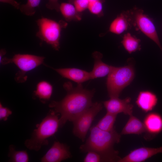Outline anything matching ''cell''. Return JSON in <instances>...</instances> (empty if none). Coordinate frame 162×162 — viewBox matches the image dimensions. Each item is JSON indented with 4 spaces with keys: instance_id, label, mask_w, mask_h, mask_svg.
Instances as JSON below:
<instances>
[{
    "instance_id": "obj_1",
    "label": "cell",
    "mask_w": 162,
    "mask_h": 162,
    "mask_svg": "<svg viewBox=\"0 0 162 162\" xmlns=\"http://www.w3.org/2000/svg\"><path fill=\"white\" fill-rule=\"evenodd\" d=\"M63 86L67 93L65 96L60 101H52L49 104L50 107L61 116L60 127L68 121L73 122L92 105L95 92L94 89L84 88L82 84L74 87L70 82L64 83Z\"/></svg>"
},
{
    "instance_id": "obj_2",
    "label": "cell",
    "mask_w": 162,
    "mask_h": 162,
    "mask_svg": "<svg viewBox=\"0 0 162 162\" xmlns=\"http://www.w3.org/2000/svg\"><path fill=\"white\" fill-rule=\"evenodd\" d=\"M90 135L85 143L81 145L80 149L81 152L93 151L101 157L102 162H118L121 158L118 152L113 146L120 141L121 134L115 129L108 131L100 129L96 125L90 128Z\"/></svg>"
},
{
    "instance_id": "obj_3",
    "label": "cell",
    "mask_w": 162,
    "mask_h": 162,
    "mask_svg": "<svg viewBox=\"0 0 162 162\" xmlns=\"http://www.w3.org/2000/svg\"><path fill=\"white\" fill-rule=\"evenodd\" d=\"M52 110L33 131L31 137L26 140L25 144L28 149L38 151L41 147L48 144V139L54 135L60 127L58 115Z\"/></svg>"
},
{
    "instance_id": "obj_4",
    "label": "cell",
    "mask_w": 162,
    "mask_h": 162,
    "mask_svg": "<svg viewBox=\"0 0 162 162\" xmlns=\"http://www.w3.org/2000/svg\"><path fill=\"white\" fill-rule=\"evenodd\" d=\"M135 74L132 64L120 67L112 66L108 75L106 82L110 98L118 97L123 90L133 80Z\"/></svg>"
},
{
    "instance_id": "obj_5",
    "label": "cell",
    "mask_w": 162,
    "mask_h": 162,
    "mask_svg": "<svg viewBox=\"0 0 162 162\" xmlns=\"http://www.w3.org/2000/svg\"><path fill=\"white\" fill-rule=\"evenodd\" d=\"M36 22L38 28L36 36L41 42L44 41L58 51L62 30L67 27L68 23L62 20L56 21L43 17L37 20Z\"/></svg>"
},
{
    "instance_id": "obj_6",
    "label": "cell",
    "mask_w": 162,
    "mask_h": 162,
    "mask_svg": "<svg viewBox=\"0 0 162 162\" xmlns=\"http://www.w3.org/2000/svg\"><path fill=\"white\" fill-rule=\"evenodd\" d=\"M45 57L28 54H18L11 58L3 57L0 59L1 64H14L20 70L16 74L15 79L18 82H25L27 78L26 73L43 63Z\"/></svg>"
},
{
    "instance_id": "obj_7",
    "label": "cell",
    "mask_w": 162,
    "mask_h": 162,
    "mask_svg": "<svg viewBox=\"0 0 162 162\" xmlns=\"http://www.w3.org/2000/svg\"><path fill=\"white\" fill-rule=\"evenodd\" d=\"M133 26L136 31H140L154 42L162 51L156 27L152 20L144 13L141 9L136 7L130 10Z\"/></svg>"
},
{
    "instance_id": "obj_8",
    "label": "cell",
    "mask_w": 162,
    "mask_h": 162,
    "mask_svg": "<svg viewBox=\"0 0 162 162\" xmlns=\"http://www.w3.org/2000/svg\"><path fill=\"white\" fill-rule=\"evenodd\" d=\"M102 108L101 103H93L91 106L72 122L74 134L82 142H84L93 121Z\"/></svg>"
},
{
    "instance_id": "obj_9",
    "label": "cell",
    "mask_w": 162,
    "mask_h": 162,
    "mask_svg": "<svg viewBox=\"0 0 162 162\" xmlns=\"http://www.w3.org/2000/svg\"><path fill=\"white\" fill-rule=\"evenodd\" d=\"M131 100L129 97L123 99L118 97L111 98L104 101L103 104L107 112L116 115L123 113L130 116L132 115L134 106L130 103Z\"/></svg>"
},
{
    "instance_id": "obj_10",
    "label": "cell",
    "mask_w": 162,
    "mask_h": 162,
    "mask_svg": "<svg viewBox=\"0 0 162 162\" xmlns=\"http://www.w3.org/2000/svg\"><path fill=\"white\" fill-rule=\"evenodd\" d=\"M71 156L69 147L66 144L55 141L41 159L42 162H60Z\"/></svg>"
},
{
    "instance_id": "obj_11",
    "label": "cell",
    "mask_w": 162,
    "mask_h": 162,
    "mask_svg": "<svg viewBox=\"0 0 162 162\" xmlns=\"http://www.w3.org/2000/svg\"><path fill=\"white\" fill-rule=\"evenodd\" d=\"M162 153V146L157 148L141 147L130 152L126 156L121 158L118 162H142L154 155Z\"/></svg>"
},
{
    "instance_id": "obj_12",
    "label": "cell",
    "mask_w": 162,
    "mask_h": 162,
    "mask_svg": "<svg viewBox=\"0 0 162 162\" xmlns=\"http://www.w3.org/2000/svg\"><path fill=\"white\" fill-rule=\"evenodd\" d=\"M133 26L130 10L122 11L112 21L110 26L109 32L120 34L130 29Z\"/></svg>"
},
{
    "instance_id": "obj_13",
    "label": "cell",
    "mask_w": 162,
    "mask_h": 162,
    "mask_svg": "<svg viewBox=\"0 0 162 162\" xmlns=\"http://www.w3.org/2000/svg\"><path fill=\"white\" fill-rule=\"evenodd\" d=\"M52 69L62 76L77 84H82L91 79L90 72L80 69L75 68Z\"/></svg>"
},
{
    "instance_id": "obj_14",
    "label": "cell",
    "mask_w": 162,
    "mask_h": 162,
    "mask_svg": "<svg viewBox=\"0 0 162 162\" xmlns=\"http://www.w3.org/2000/svg\"><path fill=\"white\" fill-rule=\"evenodd\" d=\"M158 98L156 94L149 91L140 92L136 99V103L145 112L152 111L156 105Z\"/></svg>"
},
{
    "instance_id": "obj_15",
    "label": "cell",
    "mask_w": 162,
    "mask_h": 162,
    "mask_svg": "<svg viewBox=\"0 0 162 162\" xmlns=\"http://www.w3.org/2000/svg\"><path fill=\"white\" fill-rule=\"evenodd\" d=\"M143 123L146 131L150 134L155 135L162 131V116L157 112L148 113L144 118Z\"/></svg>"
},
{
    "instance_id": "obj_16",
    "label": "cell",
    "mask_w": 162,
    "mask_h": 162,
    "mask_svg": "<svg viewBox=\"0 0 162 162\" xmlns=\"http://www.w3.org/2000/svg\"><path fill=\"white\" fill-rule=\"evenodd\" d=\"M94 64L92 70L90 72L91 79L104 77L109 74L112 66L109 65L102 61L103 55L100 52L95 51L92 54Z\"/></svg>"
},
{
    "instance_id": "obj_17",
    "label": "cell",
    "mask_w": 162,
    "mask_h": 162,
    "mask_svg": "<svg viewBox=\"0 0 162 162\" xmlns=\"http://www.w3.org/2000/svg\"><path fill=\"white\" fill-rule=\"evenodd\" d=\"M146 131L143 122L132 115L123 128L121 135L135 134L140 135Z\"/></svg>"
},
{
    "instance_id": "obj_18",
    "label": "cell",
    "mask_w": 162,
    "mask_h": 162,
    "mask_svg": "<svg viewBox=\"0 0 162 162\" xmlns=\"http://www.w3.org/2000/svg\"><path fill=\"white\" fill-rule=\"evenodd\" d=\"M60 11L67 22L78 21L82 19V13L79 12L73 4L69 2L61 3Z\"/></svg>"
},
{
    "instance_id": "obj_19",
    "label": "cell",
    "mask_w": 162,
    "mask_h": 162,
    "mask_svg": "<svg viewBox=\"0 0 162 162\" xmlns=\"http://www.w3.org/2000/svg\"><path fill=\"white\" fill-rule=\"evenodd\" d=\"M52 87L49 82L42 81L38 83L34 94L43 103L49 100L52 92Z\"/></svg>"
},
{
    "instance_id": "obj_20",
    "label": "cell",
    "mask_w": 162,
    "mask_h": 162,
    "mask_svg": "<svg viewBox=\"0 0 162 162\" xmlns=\"http://www.w3.org/2000/svg\"><path fill=\"white\" fill-rule=\"evenodd\" d=\"M140 41V39L128 32L123 35L121 43L128 52L131 54L141 50Z\"/></svg>"
},
{
    "instance_id": "obj_21",
    "label": "cell",
    "mask_w": 162,
    "mask_h": 162,
    "mask_svg": "<svg viewBox=\"0 0 162 162\" xmlns=\"http://www.w3.org/2000/svg\"><path fill=\"white\" fill-rule=\"evenodd\" d=\"M117 115L107 112L105 115L98 122L96 126L101 130L111 131L114 129V125Z\"/></svg>"
},
{
    "instance_id": "obj_22",
    "label": "cell",
    "mask_w": 162,
    "mask_h": 162,
    "mask_svg": "<svg viewBox=\"0 0 162 162\" xmlns=\"http://www.w3.org/2000/svg\"><path fill=\"white\" fill-rule=\"evenodd\" d=\"M8 156L10 162H27L29 160L28 156L26 151H16L12 145L9 146Z\"/></svg>"
},
{
    "instance_id": "obj_23",
    "label": "cell",
    "mask_w": 162,
    "mask_h": 162,
    "mask_svg": "<svg viewBox=\"0 0 162 162\" xmlns=\"http://www.w3.org/2000/svg\"><path fill=\"white\" fill-rule=\"evenodd\" d=\"M40 1L41 0H27L26 4L20 5L19 10L24 15L32 16L35 13V8L39 6Z\"/></svg>"
},
{
    "instance_id": "obj_24",
    "label": "cell",
    "mask_w": 162,
    "mask_h": 162,
    "mask_svg": "<svg viewBox=\"0 0 162 162\" xmlns=\"http://www.w3.org/2000/svg\"><path fill=\"white\" fill-rule=\"evenodd\" d=\"M104 0H96L89 2L88 8L92 14L100 17L104 15L103 3Z\"/></svg>"
},
{
    "instance_id": "obj_25",
    "label": "cell",
    "mask_w": 162,
    "mask_h": 162,
    "mask_svg": "<svg viewBox=\"0 0 162 162\" xmlns=\"http://www.w3.org/2000/svg\"><path fill=\"white\" fill-rule=\"evenodd\" d=\"M68 2L73 4L81 13L88 9L89 3L88 0H68Z\"/></svg>"
},
{
    "instance_id": "obj_26",
    "label": "cell",
    "mask_w": 162,
    "mask_h": 162,
    "mask_svg": "<svg viewBox=\"0 0 162 162\" xmlns=\"http://www.w3.org/2000/svg\"><path fill=\"white\" fill-rule=\"evenodd\" d=\"M84 162H102L101 156L98 153L90 151L87 153L83 159Z\"/></svg>"
},
{
    "instance_id": "obj_27",
    "label": "cell",
    "mask_w": 162,
    "mask_h": 162,
    "mask_svg": "<svg viewBox=\"0 0 162 162\" xmlns=\"http://www.w3.org/2000/svg\"><path fill=\"white\" fill-rule=\"evenodd\" d=\"M12 113L11 110L8 108L3 106L2 104L0 103V120L6 121L8 117Z\"/></svg>"
},
{
    "instance_id": "obj_28",
    "label": "cell",
    "mask_w": 162,
    "mask_h": 162,
    "mask_svg": "<svg viewBox=\"0 0 162 162\" xmlns=\"http://www.w3.org/2000/svg\"><path fill=\"white\" fill-rule=\"evenodd\" d=\"M60 4L58 0H48L46 4V7L50 10H55L57 12L60 11Z\"/></svg>"
},
{
    "instance_id": "obj_29",
    "label": "cell",
    "mask_w": 162,
    "mask_h": 162,
    "mask_svg": "<svg viewBox=\"0 0 162 162\" xmlns=\"http://www.w3.org/2000/svg\"><path fill=\"white\" fill-rule=\"evenodd\" d=\"M0 2L9 4L17 9H19L20 6V3L15 0H0Z\"/></svg>"
},
{
    "instance_id": "obj_30",
    "label": "cell",
    "mask_w": 162,
    "mask_h": 162,
    "mask_svg": "<svg viewBox=\"0 0 162 162\" xmlns=\"http://www.w3.org/2000/svg\"><path fill=\"white\" fill-rule=\"evenodd\" d=\"M6 52L5 49H1L0 51V59L4 57V55L6 53Z\"/></svg>"
}]
</instances>
